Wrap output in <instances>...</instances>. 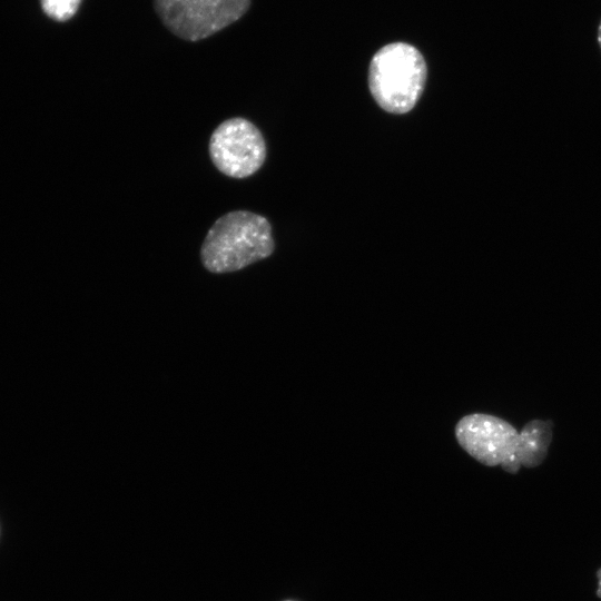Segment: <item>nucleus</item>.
<instances>
[{
	"label": "nucleus",
	"mask_w": 601,
	"mask_h": 601,
	"mask_svg": "<svg viewBox=\"0 0 601 601\" xmlns=\"http://www.w3.org/2000/svg\"><path fill=\"white\" fill-rule=\"evenodd\" d=\"M274 248L272 226L264 216L233 210L211 225L203 242L200 258L211 273H230L269 257Z\"/></svg>",
	"instance_id": "nucleus-1"
},
{
	"label": "nucleus",
	"mask_w": 601,
	"mask_h": 601,
	"mask_svg": "<svg viewBox=\"0 0 601 601\" xmlns=\"http://www.w3.org/2000/svg\"><path fill=\"white\" fill-rule=\"evenodd\" d=\"M427 67L412 45L392 42L376 51L368 68V87L376 104L387 112L402 115L422 96Z\"/></svg>",
	"instance_id": "nucleus-2"
},
{
	"label": "nucleus",
	"mask_w": 601,
	"mask_h": 601,
	"mask_svg": "<svg viewBox=\"0 0 601 601\" xmlns=\"http://www.w3.org/2000/svg\"><path fill=\"white\" fill-rule=\"evenodd\" d=\"M462 449L486 466L500 465L515 474L521 466L530 469L525 434L509 422L490 414L463 416L455 426Z\"/></svg>",
	"instance_id": "nucleus-3"
},
{
	"label": "nucleus",
	"mask_w": 601,
	"mask_h": 601,
	"mask_svg": "<svg viewBox=\"0 0 601 601\" xmlns=\"http://www.w3.org/2000/svg\"><path fill=\"white\" fill-rule=\"evenodd\" d=\"M250 0H155V9L175 36L197 41L242 18Z\"/></svg>",
	"instance_id": "nucleus-4"
},
{
	"label": "nucleus",
	"mask_w": 601,
	"mask_h": 601,
	"mask_svg": "<svg viewBox=\"0 0 601 601\" xmlns=\"http://www.w3.org/2000/svg\"><path fill=\"white\" fill-rule=\"evenodd\" d=\"M208 150L215 167L237 179L254 175L266 159V144L260 130L242 117L218 125L210 136Z\"/></svg>",
	"instance_id": "nucleus-5"
},
{
	"label": "nucleus",
	"mask_w": 601,
	"mask_h": 601,
	"mask_svg": "<svg viewBox=\"0 0 601 601\" xmlns=\"http://www.w3.org/2000/svg\"><path fill=\"white\" fill-rule=\"evenodd\" d=\"M81 0H41L43 11L57 21L70 19L80 4Z\"/></svg>",
	"instance_id": "nucleus-6"
},
{
	"label": "nucleus",
	"mask_w": 601,
	"mask_h": 601,
	"mask_svg": "<svg viewBox=\"0 0 601 601\" xmlns=\"http://www.w3.org/2000/svg\"><path fill=\"white\" fill-rule=\"evenodd\" d=\"M597 579H598V588H597V597L601 598V568L597 571Z\"/></svg>",
	"instance_id": "nucleus-7"
},
{
	"label": "nucleus",
	"mask_w": 601,
	"mask_h": 601,
	"mask_svg": "<svg viewBox=\"0 0 601 601\" xmlns=\"http://www.w3.org/2000/svg\"><path fill=\"white\" fill-rule=\"evenodd\" d=\"M597 39H598L599 47H600V49H601V20H600L599 26H598V36H597Z\"/></svg>",
	"instance_id": "nucleus-8"
}]
</instances>
